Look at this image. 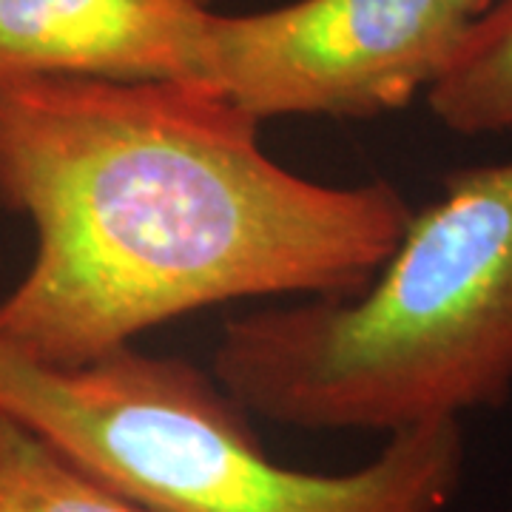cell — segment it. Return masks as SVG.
I'll return each instance as SVG.
<instances>
[{
  "instance_id": "6",
  "label": "cell",
  "mask_w": 512,
  "mask_h": 512,
  "mask_svg": "<svg viewBox=\"0 0 512 512\" xmlns=\"http://www.w3.org/2000/svg\"><path fill=\"white\" fill-rule=\"evenodd\" d=\"M441 126L461 137L512 128V0H493L424 94Z\"/></svg>"
},
{
  "instance_id": "1",
  "label": "cell",
  "mask_w": 512,
  "mask_h": 512,
  "mask_svg": "<svg viewBox=\"0 0 512 512\" xmlns=\"http://www.w3.org/2000/svg\"><path fill=\"white\" fill-rule=\"evenodd\" d=\"M259 126L197 83L3 77L0 205L35 256L0 299V342L77 367L202 308L365 291L410 202L293 174Z\"/></svg>"
},
{
  "instance_id": "8",
  "label": "cell",
  "mask_w": 512,
  "mask_h": 512,
  "mask_svg": "<svg viewBox=\"0 0 512 512\" xmlns=\"http://www.w3.org/2000/svg\"><path fill=\"white\" fill-rule=\"evenodd\" d=\"M490 3H493V0H456L458 9H461V12H464L470 20H476L478 15L490 6Z\"/></svg>"
},
{
  "instance_id": "7",
  "label": "cell",
  "mask_w": 512,
  "mask_h": 512,
  "mask_svg": "<svg viewBox=\"0 0 512 512\" xmlns=\"http://www.w3.org/2000/svg\"><path fill=\"white\" fill-rule=\"evenodd\" d=\"M0 512H151L0 413Z\"/></svg>"
},
{
  "instance_id": "3",
  "label": "cell",
  "mask_w": 512,
  "mask_h": 512,
  "mask_svg": "<svg viewBox=\"0 0 512 512\" xmlns=\"http://www.w3.org/2000/svg\"><path fill=\"white\" fill-rule=\"evenodd\" d=\"M0 413L151 512H444L467 470L461 421L393 433L348 473L285 467L211 373L134 345L55 367L0 342Z\"/></svg>"
},
{
  "instance_id": "5",
  "label": "cell",
  "mask_w": 512,
  "mask_h": 512,
  "mask_svg": "<svg viewBox=\"0 0 512 512\" xmlns=\"http://www.w3.org/2000/svg\"><path fill=\"white\" fill-rule=\"evenodd\" d=\"M211 18L200 0H0V80L205 86Z\"/></svg>"
},
{
  "instance_id": "9",
  "label": "cell",
  "mask_w": 512,
  "mask_h": 512,
  "mask_svg": "<svg viewBox=\"0 0 512 512\" xmlns=\"http://www.w3.org/2000/svg\"><path fill=\"white\" fill-rule=\"evenodd\" d=\"M200 3H208V6H211V0H200Z\"/></svg>"
},
{
  "instance_id": "4",
  "label": "cell",
  "mask_w": 512,
  "mask_h": 512,
  "mask_svg": "<svg viewBox=\"0 0 512 512\" xmlns=\"http://www.w3.org/2000/svg\"><path fill=\"white\" fill-rule=\"evenodd\" d=\"M470 23L456 0H293L251 15L214 12L205 89L259 123L370 120L427 94Z\"/></svg>"
},
{
  "instance_id": "2",
  "label": "cell",
  "mask_w": 512,
  "mask_h": 512,
  "mask_svg": "<svg viewBox=\"0 0 512 512\" xmlns=\"http://www.w3.org/2000/svg\"><path fill=\"white\" fill-rule=\"evenodd\" d=\"M256 419L402 433L512 396V160L458 168L365 291L245 313L208 370Z\"/></svg>"
}]
</instances>
